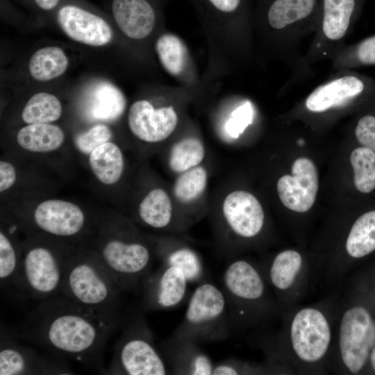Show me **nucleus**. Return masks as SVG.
I'll return each mask as SVG.
<instances>
[{"instance_id": "nucleus-39", "label": "nucleus", "mask_w": 375, "mask_h": 375, "mask_svg": "<svg viewBox=\"0 0 375 375\" xmlns=\"http://www.w3.org/2000/svg\"><path fill=\"white\" fill-rule=\"evenodd\" d=\"M254 372L248 365L230 359L214 365L213 375H237Z\"/></svg>"}, {"instance_id": "nucleus-34", "label": "nucleus", "mask_w": 375, "mask_h": 375, "mask_svg": "<svg viewBox=\"0 0 375 375\" xmlns=\"http://www.w3.org/2000/svg\"><path fill=\"white\" fill-rule=\"evenodd\" d=\"M21 253L2 230L0 232V282L1 288L12 292L18 272Z\"/></svg>"}, {"instance_id": "nucleus-21", "label": "nucleus", "mask_w": 375, "mask_h": 375, "mask_svg": "<svg viewBox=\"0 0 375 375\" xmlns=\"http://www.w3.org/2000/svg\"><path fill=\"white\" fill-rule=\"evenodd\" d=\"M19 145L24 150L44 153L60 148L65 140V134L58 126L50 123L28 124L17 133Z\"/></svg>"}, {"instance_id": "nucleus-19", "label": "nucleus", "mask_w": 375, "mask_h": 375, "mask_svg": "<svg viewBox=\"0 0 375 375\" xmlns=\"http://www.w3.org/2000/svg\"><path fill=\"white\" fill-rule=\"evenodd\" d=\"M191 340L171 335L161 344L176 374L211 375L214 364L210 357Z\"/></svg>"}, {"instance_id": "nucleus-43", "label": "nucleus", "mask_w": 375, "mask_h": 375, "mask_svg": "<svg viewBox=\"0 0 375 375\" xmlns=\"http://www.w3.org/2000/svg\"><path fill=\"white\" fill-rule=\"evenodd\" d=\"M370 360L372 365L375 369V347H374L372 350L371 355H370Z\"/></svg>"}, {"instance_id": "nucleus-32", "label": "nucleus", "mask_w": 375, "mask_h": 375, "mask_svg": "<svg viewBox=\"0 0 375 375\" xmlns=\"http://www.w3.org/2000/svg\"><path fill=\"white\" fill-rule=\"evenodd\" d=\"M208 172L197 166L180 174L173 186L175 198L182 203H190L204 192L208 183Z\"/></svg>"}, {"instance_id": "nucleus-20", "label": "nucleus", "mask_w": 375, "mask_h": 375, "mask_svg": "<svg viewBox=\"0 0 375 375\" xmlns=\"http://www.w3.org/2000/svg\"><path fill=\"white\" fill-rule=\"evenodd\" d=\"M112 13L119 29L130 38H145L154 27L155 12L146 0H113Z\"/></svg>"}, {"instance_id": "nucleus-31", "label": "nucleus", "mask_w": 375, "mask_h": 375, "mask_svg": "<svg viewBox=\"0 0 375 375\" xmlns=\"http://www.w3.org/2000/svg\"><path fill=\"white\" fill-rule=\"evenodd\" d=\"M156 50L166 72L172 76L181 74L186 63L187 49L178 37L170 33L161 35L156 43Z\"/></svg>"}, {"instance_id": "nucleus-27", "label": "nucleus", "mask_w": 375, "mask_h": 375, "mask_svg": "<svg viewBox=\"0 0 375 375\" xmlns=\"http://www.w3.org/2000/svg\"><path fill=\"white\" fill-rule=\"evenodd\" d=\"M375 250V210L369 211L353 224L346 241V251L353 258L364 257Z\"/></svg>"}, {"instance_id": "nucleus-41", "label": "nucleus", "mask_w": 375, "mask_h": 375, "mask_svg": "<svg viewBox=\"0 0 375 375\" xmlns=\"http://www.w3.org/2000/svg\"><path fill=\"white\" fill-rule=\"evenodd\" d=\"M217 9L224 12L236 10L242 0H208Z\"/></svg>"}, {"instance_id": "nucleus-16", "label": "nucleus", "mask_w": 375, "mask_h": 375, "mask_svg": "<svg viewBox=\"0 0 375 375\" xmlns=\"http://www.w3.org/2000/svg\"><path fill=\"white\" fill-rule=\"evenodd\" d=\"M33 222L42 232L58 238H71L81 232L85 216L76 204L60 199L40 203L33 212Z\"/></svg>"}, {"instance_id": "nucleus-7", "label": "nucleus", "mask_w": 375, "mask_h": 375, "mask_svg": "<svg viewBox=\"0 0 375 375\" xmlns=\"http://www.w3.org/2000/svg\"><path fill=\"white\" fill-rule=\"evenodd\" d=\"M320 1H269L266 20L269 28L282 39L287 62L294 64L295 60H299L297 49L299 43L312 31H315Z\"/></svg>"}, {"instance_id": "nucleus-37", "label": "nucleus", "mask_w": 375, "mask_h": 375, "mask_svg": "<svg viewBox=\"0 0 375 375\" xmlns=\"http://www.w3.org/2000/svg\"><path fill=\"white\" fill-rule=\"evenodd\" d=\"M253 110L249 102H246L235 109L226 123V130L233 138H237L246 127L252 122Z\"/></svg>"}, {"instance_id": "nucleus-13", "label": "nucleus", "mask_w": 375, "mask_h": 375, "mask_svg": "<svg viewBox=\"0 0 375 375\" xmlns=\"http://www.w3.org/2000/svg\"><path fill=\"white\" fill-rule=\"evenodd\" d=\"M316 167L307 158H297L292 166V174L281 176L277 192L282 203L288 209L305 212L314 204L318 190Z\"/></svg>"}, {"instance_id": "nucleus-3", "label": "nucleus", "mask_w": 375, "mask_h": 375, "mask_svg": "<svg viewBox=\"0 0 375 375\" xmlns=\"http://www.w3.org/2000/svg\"><path fill=\"white\" fill-rule=\"evenodd\" d=\"M231 333L222 290L203 281L191 294L184 317L172 335L200 344L224 340Z\"/></svg>"}, {"instance_id": "nucleus-5", "label": "nucleus", "mask_w": 375, "mask_h": 375, "mask_svg": "<svg viewBox=\"0 0 375 375\" xmlns=\"http://www.w3.org/2000/svg\"><path fill=\"white\" fill-rule=\"evenodd\" d=\"M72 254L61 256L41 244L27 249L20 256L12 292L42 301L60 293Z\"/></svg>"}, {"instance_id": "nucleus-1", "label": "nucleus", "mask_w": 375, "mask_h": 375, "mask_svg": "<svg viewBox=\"0 0 375 375\" xmlns=\"http://www.w3.org/2000/svg\"><path fill=\"white\" fill-rule=\"evenodd\" d=\"M122 322L119 312L90 309L61 295L40 301L14 335L60 358L92 363Z\"/></svg>"}, {"instance_id": "nucleus-8", "label": "nucleus", "mask_w": 375, "mask_h": 375, "mask_svg": "<svg viewBox=\"0 0 375 375\" xmlns=\"http://www.w3.org/2000/svg\"><path fill=\"white\" fill-rule=\"evenodd\" d=\"M357 9V0H321L315 35L306 62L332 58L343 47Z\"/></svg>"}, {"instance_id": "nucleus-14", "label": "nucleus", "mask_w": 375, "mask_h": 375, "mask_svg": "<svg viewBox=\"0 0 375 375\" xmlns=\"http://www.w3.org/2000/svg\"><path fill=\"white\" fill-rule=\"evenodd\" d=\"M178 122V115L173 106L156 109L146 100L134 102L128 115L132 133L139 140L150 143L166 140L175 130Z\"/></svg>"}, {"instance_id": "nucleus-11", "label": "nucleus", "mask_w": 375, "mask_h": 375, "mask_svg": "<svg viewBox=\"0 0 375 375\" xmlns=\"http://www.w3.org/2000/svg\"><path fill=\"white\" fill-rule=\"evenodd\" d=\"M189 281L178 267L162 264L148 274L141 290L145 309L168 310L180 305L185 299Z\"/></svg>"}, {"instance_id": "nucleus-17", "label": "nucleus", "mask_w": 375, "mask_h": 375, "mask_svg": "<svg viewBox=\"0 0 375 375\" xmlns=\"http://www.w3.org/2000/svg\"><path fill=\"white\" fill-rule=\"evenodd\" d=\"M365 89L362 79L352 74L337 75L317 86L306 98V108L314 113H323L351 104Z\"/></svg>"}, {"instance_id": "nucleus-23", "label": "nucleus", "mask_w": 375, "mask_h": 375, "mask_svg": "<svg viewBox=\"0 0 375 375\" xmlns=\"http://www.w3.org/2000/svg\"><path fill=\"white\" fill-rule=\"evenodd\" d=\"M125 107V97L117 87L105 81L94 85L89 103V112L92 117L112 121L123 113Z\"/></svg>"}, {"instance_id": "nucleus-28", "label": "nucleus", "mask_w": 375, "mask_h": 375, "mask_svg": "<svg viewBox=\"0 0 375 375\" xmlns=\"http://www.w3.org/2000/svg\"><path fill=\"white\" fill-rule=\"evenodd\" d=\"M162 264L180 268L185 274L189 283L203 282L204 269L203 262L198 253L185 245L167 248L160 253Z\"/></svg>"}, {"instance_id": "nucleus-10", "label": "nucleus", "mask_w": 375, "mask_h": 375, "mask_svg": "<svg viewBox=\"0 0 375 375\" xmlns=\"http://www.w3.org/2000/svg\"><path fill=\"white\" fill-rule=\"evenodd\" d=\"M375 342V325L366 308L357 306L342 315L338 345L341 360L349 371L358 372Z\"/></svg>"}, {"instance_id": "nucleus-4", "label": "nucleus", "mask_w": 375, "mask_h": 375, "mask_svg": "<svg viewBox=\"0 0 375 375\" xmlns=\"http://www.w3.org/2000/svg\"><path fill=\"white\" fill-rule=\"evenodd\" d=\"M266 284L260 270L250 262L238 259L231 262L222 276L231 330L263 312L266 308Z\"/></svg>"}, {"instance_id": "nucleus-25", "label": "nucleus", "mask_w": 375, "mask_h": 375, "mask_svg": "<svg viewBox=\"0 0 375 375\" xmlns=\"http://www.w3.org/2000/svg\"><path fill=\"white\" fill-rule=\"evenodd\" d=\"M68 58L58 47L38 49L30 58L28 69L36 81H47L61 76L68 67Z\"/></svg>"}, {"instance_id": "nucleus-29", "label": "nucleus", "mask_w": 375, "mask_h": 375, "mask_svg": "<svg viewBox=\"0 0 375 375\" xmlns=\"http://www.w3.org/2000/svg\"><path fill=\"white\" fill-rule=\"evenodd\" d=\"M61 114L62 105L58 99L50 93L41 92L28 99L22 117L28 124H46L58 119Z\"/></svg>"}, {"instance_id": "nucleus-2", "label": "nucleus", "mask_w": 375, "mask_h": 375, "mask_svg": "<svg viewBox=\"0 0 375 375\" xmlns=\"http://www.w3.org/2000/svg\"><path fill=\"white\" fill-rule=\"evenodd\" d=\"M122 292L95 253L72 256L60 293L90 309L119 312Z\"/></svg>"}, {"instance_id": "nucleus-42", "label": "nucleus", "mask_w": 375, "mask_h": 375, "mask_svg": "<svg viewBox=\"0 0 375 375\" xmlns=\"http://www.w3.org/2000/svg\"><path fill=\"white\" fill-rule=\"evenodd\" d=\"M38 6L43 10H51L58 3L59 0H35Z\"/></svg>"}, {"instance_id": "nucleus-38", "label": "nucleus", "mask_w": 375, "mask_h": 375, "mask_svg": "<svg viewBox=\"0 0 375 375\" xmlns=\"http://www.w3.org/2000/svg\"><path fill=\"white\" fill-rule=\"evenodd\" d=\"M355 135L362 147L375 152V117L365 115L358 122Z\"/></svg>"}, {"instance_id": "nucleus-15", "label": "nucleus", "mask_w": 375, "mask_h": 375, "mask_svg": "<svg viewBox=\"0 0 375 375\" xmlns=\"http://www.w3.org/2000/svg\"><path fill=\"white\" fill-rule=\"evenodd\" d=\"M11 339L1 337L0 375L69 374L65 365L58 363L59 360L43 357Z\"/></svg>"}, {"instance_id": "nucleus-12", "label": "nucleus", "mask_w": 375, "mask_h": 375, "mask_svg": "<svg viewBox=\"0 0 375 375\" xmlns=\"http://www.w3.org/2000/svg\"><path fill=\"white\" fill-rule=\"evenodd\" d=\"M222 215L225 228L239 238H255L264 226L265 213L260 203L244 190H235L225 197Z\"/></svg>"}, {"instance_id": "nucleus-18", "label": "nucleus", "mask_w": 375, "mask_h": 375, "mask_svg": "<svg viewBox=\"0 0 375 375\" xmlns=\"http://www.w3.org/2000/svg\"><path fill=\"white\" fill-rule=\"evenodd\" d=\"M58 22L69 38L85 44L103 46L112 38L111 28L103 19L75 6L61 8Z\"/></svg>"}, {"instance_id": "nucleus-33", "label": "nucleus", "mask_w": 375, "mask_h": 375, "mask_svg": "<svg viewBox=\"0 0 375 375\" xmlns=\"http://www.w3.org/2000/svg\"><path fill=\"white\" fill-rule=\"evenodd\" d=\"M350 162L354 172V185L360 192L369 193L375 189V152L365 147L355 149Z\"/></svg>"}, {"instance_id": "nucleus-36", "label": "nucleus", "mask_w": 375, "mask_h": 375, "mask_svg": "<svg viewBox=\"0 0 375 375\" xmlns=\"http://www.w3.org/2000/svg\"><path fill=\"white\" fill-rule=\"evenodd\" d=\"M111 136L112 132L106 125L97 124L88 131L78 134L74 139V144L81 153L90 154L97 147L109 142Z\"/></svg>"}, {"instance_id": "nucleus-22", "label": "nucleus", "mask_w": 375, "mask_h": 375, "mask_svg": "<svg viewBox=\"0 0 375 375\" xmlns=\"http://www.w3.org/2000/svg\"><path fill=\"white\" fill-rule=\"evenodd\" d=\"M90 165L97 178L103 184L112 185L121 178L124 160L119 147L113 142H105L90 154Z\"/></svg>"}, {"instance_id": "nucleus-9", "label": "nucleus", "mask_w": 375, "mask_h": 375, "mask_svg": "<svg viewBox=\"0 0 375 375\" xmlns=\"http://www.w3.org/2000/svg\"><path fill=\"white\" fill-rule=\"evenodd\" d=\"M331 337V328L326 315L316 308L300 309L291 321V347L295 356L304 362L322 360L329 349Z\"/></svg>"}, {"instance_id": "nucleus-26", "label": "nucleus", "mask_w": 375, "mask_h": 375, "mask_svg": "<svg viewBox=\"0 0 375 375\" xmlns=\"http://www.w3.org/2000/svg\"><path fill=\"white\" fill-rule=\"evenodd\" d=\"M302 265V257L297 251L288 249L278 253L269 267L270 284L279 292L290 289L299 276Z\"/></svg>"}, {"instance_id": "nucleus-35", "label": "nucleus", "mask_w": 375, "mask_h": 375, "mask_svg": "<svg viewBox=\"0 0 375 375\" xmlns=\"http://www.w3.org/2000/svg\"><path fill=\"white\" fill-rule=\"evenodd\" d=\"M331 59L334 67L342 71L353 60L362 65H375V35L362 41L353 51L340 49Z\"/></svg>"}, {"instance_id": "nucleus-40", "label": "nucleus", "mask_w": 375, "mask_h": 375, "mask_svg": "<svg viewBox=\"0 0 375 375\" xmlns=\"http://www.w3.org/2000/svg\"><path fill=\"white\" fill-rule=\"evenodd\" d=\"M16 180V172L12 164L0 162V191L2 192L12 186Z\"/></svg>"}, {"instance_id": "nucleus-24", "label": "nucleus", "mask_w": 375, "mask_h": 375, "mask_svg": "<svg viewBox=\"0 0 375 375\" xmlns=\"http://www.w3.org/2000/svg\"><path fill=\"white\" fill-rule=\"evenodd\" d=\"M141 220L155 229L171 228L174 222V210L171 199L162 188L150 190L142 200L138 209Z\"/></svg>"}, {"instance_id": "nucleus-6", "label": "nucleus", "mask_w": 375, "mask_h": 375, "mask_svg": "<svg viewBox=\"0 0 375 375\" xmlns=\"http://www.w3.org/2000/svg\"><path fill=\"white\" fill-rule=\"evenodd\" d=\"M141 315L131 319L117 344L110 365L113 374L164 375L166 365Z\"/></svg>"}, {"instance_id": "nucleus-30", "label": "nucleus", "mask_w": 375, "mask_h": 375, "mask_svg": "<svg viewBox=\"0 0 375 375\" xmlns=\"http://www.w3.org/2000/svg\"><path fill=\"white\" fill-rule=\"evenodd\" d=\"M203 142L194 137H188L175 143L169 152V166L174 172L181 174L199 166L205 157Z\"/></svg>"}]
</instances>
